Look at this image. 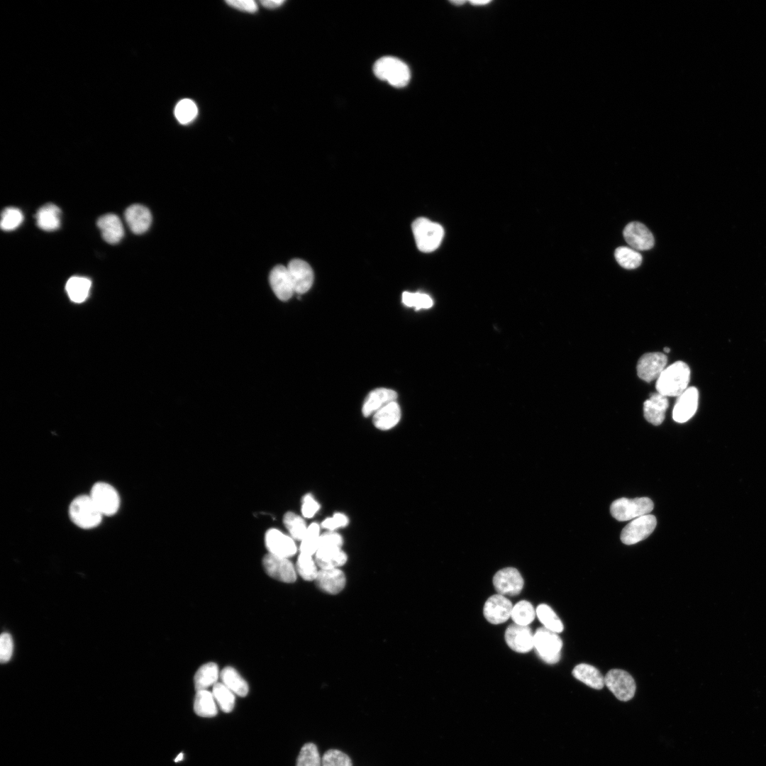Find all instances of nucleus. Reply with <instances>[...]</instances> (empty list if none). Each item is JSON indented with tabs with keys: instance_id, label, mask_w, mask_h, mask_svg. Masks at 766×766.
<instances>
[{
	"instance_id": "40",
	"label": "nucleus",
	"mask_w": 766,
	"mask_h": 766,
	"mask_svg": "<svg viewBox=\"0 0 766 766\" xmlns=\"http://www.w3.org/2000/svg\"><path fill=\"white\" fill-rule=\"evenodd\" d=\"M296 766H321V758L314 743H308L301 748Z\"/></svg>"
},
{
	"instance_id": "8",
	"label": "nucleus",
	"mask_w": 766,
	"mask_h": 766,
	"mask_svg": "<svg viewBox=\"0 0 766 766\" xmlns=\"http://www.w3.org/2000/svg\"><path fill=\"white\" fill-rule=\"evenodd\" d=\"M604 684L620 701H627L634 696L636 689L635 681L632 676L624 670H609L604 677Z\"/></svg>"
},
{
	"instance_id": "1",
	"label": "nucleus",
	"mask_w": 766,
	"mask_h": 766,
	"mask_svg": "<svg viewBox=\"0 0 766 766\" xmlns=\"http://www.w3.org/2000/svg\"><path fill=\"white\" fill-rule=\"evenodd\" d=\"M689 379V366L682 361H677L662 372L657 379L656 389L665 396L677 397L688 388Z\"/></svg>"
},
{
	"instance_id": "51",
	"label": "nucleus",
	"mask_w": 766,
	"mask_h": 766,
	"mask_svg": "<svg viewBox=\"0 0 766 766\" xmlns=\"http://www.w3.org/2000/svg\"><path fill=\"white\" fill-rule=\"evenodd\" d=\"M490 1H471L470 3L474 6H479L489 4Z\"/></svg>"
},
{
	"instance_id": "31",
	"label": "nucleus",
	"mask_w": 766,
	"mask_h": 766,
	"mask_svg": "<svg viewBox=\"0 0 766 766\" xmlns=\"http://www.w3.org/2000/svg\"><path fill=\"white\" fill-rule=\"evenodd\" d=\"M222 683L235 694L245 696L248 693V685L245 680L233 667H226L221 672Z\"/></svg>"
},
{
	"instance_id": "5",
	"label": "nucleus",
	"mask_w": 766,
	"mask_h": 766,
	"mask_svg": "<svg viewBox=\"0 0 766 766\" xmlns=\"http://www.w3.org/2000/svg\"><path fill=\"white\" fill-rule=\"evenodd\" d=\"M562 647V641L557 633L544 627L535 631L533 648L538 657L545 662H557L560 659Z\"/></svg>"
},
{
	"instance_id": "15",
	"label": "nucleus",
	"mask_w": 766,
	"mask_h": 766,
	"mask_svg": "<svg viewBox=\"0 0 766 766\" xmlns=\"http://www.w3.org/2000/svg\"><path fill=\"white\" fill-rule=\"evenodd\" d=\"M505 640L511 649L524 653L533 648L534 634L528 626L514 623L506 628Z\"/></svg>"
},
{
	"instance_id": "25",
	"label": "nucleus",
	"mask_w": 766,
	"mask_h": 766,
	"mask_svg": "<svg viewBox=\"0 0 766 766\" xmlns=\"http://www.w3.org/2000/svg\"><path fill=\"white\" fill-rule=\"evenodd\" d=\"M315 561L321 569L338 568L347 561L346 554L337 546H321L315 553Z\"/></svg>"
},
{
	"instance_id": "20",
	"label": "nucleus",
	"mask_w": 766,
	"mask_h": 766,
	"mask_svg": "<svg viewBox=\"0 0 766 766\" xmlns=\"http://www.w3.org/2000/svg\"><path fill=\"white\" fill-rule=\"evenodd\" d=\"M317 587L325 593L336 594L345 587V576L338 568L321 569L315 579Z\"/></svg>"
},
{
	"instance_id": "33",
	"label": "nucleus",
	"mask_w": 766,
	"mask_h": 766,
	"mask_svg": "<svg viewBox=\"0 0 766 766\" xmlns=\"http://www.w3.org/2000/svg\"><path fill=\"white\" fill-rule=\"evenodd\" d=\"M535 612L544 628L557 633L563 631L562 622L551 607L542 604L538 606Z\"/></svg>"
},
{
	"instance_id": "46",
	"label": "nucleus",
	"mask_w": 766,
	"mask_h": 766,
	"mask_svg": "<svg viewBox=\"0 0 766 766\" xmlns=\"http://www.w3.org/2000/svg\"><path fill=\"white\" fill-rule=\"evenodd\" d=\"M348 523V517L340 513H336L333 517L325 519L321 526L323 528L329 530V531H333L336 528L346 526Z\"/></svg>"
},
{
	"instance_id": "47",
	"label": "nucleus",
	"mask_w": 766,
	"mask_h": 766,
	"mask_svg": "<svg viewBox=\"0 0 766 766\" xmlns=\"http://www.w3.org/2000/svg\"><path fill=\"white\" fill-rule=\"evenodd\" d=\"M320 505L311 494H306L302 500L301 512L304 517L311 518L319 509Z\"/></svg>"
},
{
	"instance_id": "43",
	"label": "nucleus",
	"mask_w": 766,
	"mask_h": 766,
	"mask_svg": "<svg viewBox=\"0 0 766 766\" xmlns=\"http://www.w3.org/2000/svg\"><path fill=\"white\" fill-rule=\"evenodd\" d=\"M402 303L406 306L414 307L416 310L429 309L433 304V299L428 294L409 292L402 294Z\"/></svg>"
},
{
	"instance_id": "24",
	"label": "nucleus",
	"mask_w": 766,
	"mask_h": 766,
	"mask_svg": "<svg viewBox=\"0 0 766 766\" xmlns=\"http://www.w3.org/2000/svg\"><path fill=\"white\" fill-rule=\"evenodd\" d=\"M104 240L110 244L118 243L123 237L124 229L121 219L113 213L100 216L96 222Z\"/></svg>"
},
{
	"instance_id": "52",
	"label": "nucleus",
	"mask_w": 766,
	"mask_h": 766,
	"mask_svg": "<svg viewBox=\"0 0 766 766\" xmlns=\"http://www.w3.org/2000/svg\"><path fill=\"white\" fill-rule=\"evenodd\" d=\"M451 3H453V4H455V5L458 6V5H462V4H465V1H461V0L460 1V0H458V1H451Z\"/></svg>"
},
{
	"instance_id": "3",
	"label": "nucleus",
	"mask_w": 766,
	"mask_h": 766,
	"mask_svg": "<svg viewBox=\"0 0 766 766\" xmlns=\"http://www.w3.org/2000/svg\"><path fill=\"white\" fill-rule=\"evenodd\" d=\"M411 228L416 246L423 252H431L436 250L444 235L443 228L440 224L423 217L416 219Z\"/></svg>"
},
{
	"instance_id": "23",
	"label": "nucleus",
	"mask_w": 766,
	"mask_h": 766,
	"mask_svg": "<svg viewBox=\"0 0 766 766\" xmlns=\"http://www.w3.org/2000/svg\"><path fill=\"white\" fill-rule=\"evenodd\" d=\"M668 406L667 396L657 392L653 393L643 404L644 417L649 423L655 426L660 425L665 419Z\"/></svg>"
},
{
	"instance_id": "22",
	"label": "nucleus",
	"mask_w": 766,
	"mask_h": 766,
	"mask_svg": "<svg viewBox=\"0 0 766 766\" xmlns=\"http://www.w3.org/2000/svg\"><path fill=\"white\" fill-rule=\"evenodd\" d=\"M397 394L395 391L387 388H377L370 392L366 396L362 411L365 417L376 413L387 404L395 401Z\"/></svg>"
},
{
	"instance_id": "21",
	"label": "nucleus",
	"mask_w": 766,
	"mask_h": 766,
	"mask_svg": "<svg viewBox=\"0 0 766 766\" xmlns=\"http://www.w3.org/2000/svg\"><path fill=\"white\" fill-rule=\"evenodd\" d=\"M126 223L135 234H142L146 232L152 222V215L150 210L141 204H133L128 207L124 213Z\"/></svg>"
},
{
	"instance_id": "28",
	"label": "nucleus",
	"mask_w": 766,
	"mask_h": 766,
	"mask_svg": "<svg viewBox=\"0 0 766 766\" xmlns=\"http://www.w3.org/2000/svg\"><path fill=\"white\" fill-rule=\"evenodd\" d=\"M572 675L579 681L595 689H601L605 685L604 677L592 665L581 663L574 667Z\"/></svg>"
},
{
	"instance_id": "39",
	"label": "nucleus",
	"mask_w": 766,
	"mask_h": 766,
	"mask_svg": "<svg viewBox=\"0 0 766 766\" xmlns=\"http://www.w3.org/2000/svg\"><path fill=\"white\" fill-rule=\"evenodd\" d=\"M283 522L293 539L302 540L308 527L301 516L293 512H287L284 516Z\"/></svg>"
},
{
	"instance_id": "6",
	"label": "nucleus",
	"mask_w": 766,
	"mask_h": 766,
	"mask_svg": "<svg viewBox=\"0 0 766 766\" xmlns=\"http://www.w3.org/2000/svg\"><path fill=\"white\" fill-rule=\"evenodd\" d=\"M653 507V502L647 497L621 498L611 504L610 511L616 520L625 521L649 514Z\"/></svg>"
},
{
	"instance_id": "7",
	"label": "nucleus",
	"mask_w": 766,
	"mask_h": 766,
	"mask_svg": "<svg viewBox=\"0 0 766 766\" xmlns=\"http://www.w3.org/2000/svg\"><path fill=\"white\" fill-rule=\"evenodd\" d=\"M89 496L104 516H113L119 509L120 497L116 489L104 482H96L91 487Z\"/></svg>"
},
{
	"instance_id": "2",
	"label": "nucleus",
	"mask_w": 766,
	"mask_h": 766,
	"mask_svg": "<svg viewBox=\"0 0 766 766\" xmlns=\"http://www.w3.org/2000/svg\"><path fill=\"white\" fill-rule=\"evenodd\" d=\"M373 71L377 78L387 81L397 88L406 86L411 79V72L407 65L394 57L379 58L374 63Z\"/></svg>"
},
{
	"instance_id": "19",
	"label": "nucleus",
	"mask_w": 766,
	"mask_h": 766,
	"mask_svg": "<svg viewBox=\"0 0 766 766\" xmlns=\"http://www.w3.org/2000/svg\"><path fill=\"white\" fill-rule=\"evenodd\" d=\"M269 282L276 296L281 301L289 300L294 293L287 266L277 265L270 273Z\"/></svg>"
},
{
	"instance_id": "42",
	"label": "nucleus",
	"mask_w": 766,
	"mask_h": 766,
	"mask_svg": "<svg viewBox=\"0 0 766 766\" xmlns=\"http://www.w3.org/2000/svg\"><path fill=\"white\" fill-rule=\"evenodd\" d=\"M23 220V216L21 210L14 207H7L1 213V228L6 231H13L21 225Z\"/></svg>"
},
{
	"instance_id": "9",
	"label": "nucleus",
	"mask_w": 766,
	"mask_h": 766,
	"mask_svg": "<svg viewBox=\"0 0 766 766\" xmlns=\"http://www.w3.org/2000/svg\"><path fill=\"white\" fill-rule=\"evenodd\" d=\"M657 524L653 515L647 514L635 518L622 530L621 540L626 545L637 543L647 537L654 531Z\"/></svg>"
},
{
	"instance_id": "16",
	"label": "nucleus",
	"mask_w": 766,
	"mask_h": 766,
	"mask_svg": "<svg viewBox=\"0 0 766 766\" xmlns=\"http://www.w3.org/2000/svg\"><path fill=\"white\" fill-rule=\"evenodd\" d=\"M265 543L269 553L277 556L289 558L297 550L293 538L275 528L267 531Z\"/></svg>"
},
{
	"instance_id": "50",
	"label": "nucleus",
	"mask_w": 766,
	"mask_h": 766,
	"mask_svg": "<svg viewBox=\"0 0 766 766\" xmlns=\"http://www.w3.org/2000/svg\"><path fill=\"white\" fill-rule=\"evenodd\" d=\"M284 3L283 0H264L260 1V4L267 9H274L282 6Z\"/></svg>"
},
{
	"instance_id": "29",
	"label": "nucleus",
	"mask_w": 766,
	"mask_h": 766,
	"mask_svg": "<svg viewBox=\"0 0 766 766\" xmlns=\"http://www.w3.org/2000/svg\"><path fill=\"white\" fill-rule=\"evenodd\" d=\"M91 282L84 277L74 276L70 277L65 286L70 299L76 303L84 301L88 296Z\"/></svg>"
},
{
	"instance_id": "27",
	"label": "nucleus",
	"mask_w": 766,
	"mask_h": 766,
	"mask_svg": "<svg viewBox=\"0 0 766 766\" xmlns=\"http://www.w3.org/2000/svg\"><path fill=\"white\" fill-rule=\"evenodd\" d=\"M61 211L54 204H46L41 206L35 214L36 223L39 228L45 231H53L60 228Z\"/></svg>"
},
{
	"instance_id": "30",
	"label": "nucleus",
	"mask_w": 766,
	"mask_h": 766,
	"mask_svg": "<svg viewBox=\"0 0 766 766\" xmlns=\"http://www.w3.org/2000/svg\"><path fill=\"white\" fill-rule=\"evenodd\" d=\"M194 709L199 716L206 718L215 716L217 714V707L213 693L207 689L196 691Z\"/></svg>"
},
{
	"instance_id": "13",
	"label": "nucleus",
	"mask_w": 766,
	"mask_h": 766,
	"mask_svg": "<svg viewBox=\"0 0 766 766\" xmlns=\"http://www.w3.org/2000/svg\"><path fill=\"white\" fill-rule=\"evenodd\" d=\"M294 287V293L302 294L307 292L313 282V272L306 261L301 259L292 260L287 266Z\"/></svg>"
},
{
	"instance_id": "4",
	"label": "nucleus",
	"mask_w": 766,
	"mask_h": 766,
	"mask_svg": "<svg viewBox=\"0 0 766 766\" xmlns=\"http://www.w3.org/2000/svg\"><path fill=\"white\" fill-rule=\"evenodd\" d=\"M69 515L76 526L84 529L96 527L103 518L89 495L75 497L70 504Z\"/></svg>"
},
{
	"instance_id": "53",
	"label": "nucleus",
	"mask_w": 766,
	"mask_h": 766,
	"mask_svg": "<svg viewBox=\"0 0 766 766\" xmlns=\"http://www.w3.org/2000/svg\"><path fill=\"white\" fill-rule=\"evenodd\" d=\"M182 759H183V754H182V753H180V754H179V755H178V756H177V757L175 758V762H179V761L182 760Z\"/></svg>"
},
{
	"instance_id": "41",
	"label": "nucleus",
	"mask_w": 766,
	"mask_h": 766,
	"mask_svg": "<svg viewBox=\"0 0 766 766\" xmlns=\"http://www.w3.org/2000/svg\"><path fill=\"white\" fill-rule=\"evenodd\" d=\"M198 113L195 103L189 99H184L177 103L174 109V115L181 124H187L193 121Z\"/></svg>"
},
{
	"instance_id": "45",
	"label": "nucleus",
	"mask_w": 766,
	"mask_h": 766,
	"mask_svg": "<svg viewBox=\"0 0 766 766\" xmlns=\"http://www.w3.org/2000/svg\"><path fill=\"white\" fill-rule=\"evenodd\" d=\"M13 642L11 635L7 633H3L0 638V660L2 663L9 662L12 656Z\"/></svg>"
},
{
	"instance_id": "10",
	"label": "nucleus",
	"mask_w": 766,
	"mask_h": 766,
	"mask_svg": "<svg viewBox=\"0 0 766 766\" xmlns=\"http://www.w3.org/2000/svg\"><path fill=\"white\" fill-rule=\"evenodd\" d=\"M266 573L271 577L285 583H292L296 579V570L289 558L270 553L262 559Z\"/></svg>"
},
{
	"instance_id": "34",
	"label": "nucleus",
	"mask_w": 766,
	"mask_h": 766,
	"mask_svg": "<svg viewBox=\"0 0 766 766\" xmlns=\"http://www.w3.org/2000/svg\"><path fill=\"white\" fill-rule=\"evenodd\" d=\"M213 695L221 709L225 713L231 712L235 705V694L222 682L213 687Z\"/></svg>"
},
{
	"instance_id": "49",
	"label": "nucleus",
	"mask_w": 766,
	"mask_h": 766,
	"mask_svg": "<svg viewBox=\"0 0 766 766\" xmlns=\"http://www.w3.org/2000/svg\"><path fill=\"white\" fill-rule=\"evenodd\" d=\"M226 4L239 11L255 13L257 11V3L253 0H228Z\"/></svg>"
},
{
	"instance_id": "35",
	"label": "nucleus",
	"mask_w": 766,
	"mask_h": 766,
	"mask_svg": "<svg viewBox=\"0 0 766 766\" xmlns=\"http://www.w3.org/2000/svg\"><path fill=\"white\" fill-rule=\"evenodd\" d=\"M614 256L617 262L627 270L635 269L642 262V255L636 250L627 247L617 248Z\"/></svg>"
},
{
	"instance_id": "18",
	"label": "nucleus",
	"mask_w": 766,
	"mask_h": 766,
	"mask_svg": "<svg viewBox=\"0 0 766 766\" xmlns=\"http://www.w3.org/2000/svg\"><path fill=\"white\" fill-rule=\"evenodd\" d=\"M628 244L638 250H646L654 245V237L649 229L643 223L633 221L626 226L623 232Z\"/></svg>"
},
{
	"instance_id": "11",
	"label": "nucleus",
	"mask_w": 766,
	"mask_h": 766,
	"mask_svg": "<svg viewBox=\"0 0 766 766\" xmlns=\"http://www.w3.org/2000/svg\"><path fill=\"white\" fill-rule=\"evenodd\" d=\"M523 579L518 570L506 567L498 571L493 577V584L498 594L516 596L523 587Z\"/></svg>"
},
{
	"instance_id": "32",
	"label": "nucleus",
	"mask_w": 766,
	"mask_h": 766,
	"mask_svg": "<svg viewBox=\"0 0 766 766\" xmlns=\"http://www.w3.org/2000/svg\"><path fill=\"white\" fill-rule=\"evenodd\" d=\"M218 668L216 663L209 662L203 665L194 675V685L196 691L206 689L214 685L218 680Z\"/></svg>"
},
{
	"instance_id": "54",
	"label": "nucleus",
	"mask_w": 766,
	"mask_h": 766,
	"mask_svg": "<svg viewBox=\"0 0 766 766\" xmlns=\"http://www.w3.org/2000/svg\"><path fill=\"white\" fill-rule=\"evenodd\" d=\"M664 351L666 353H669L670 351V349L669 348H664Z\"/></svg>"
},
{
	"instance_id": "36",
	"label": "nucleus",
	"mask_w": 766,
	"mask_h": 766,
	"mask_svg": "<svg viewBox=\"0 0 766 766\" xmlns=\"http://www.w3.org/2000/svg\"><path fill=\"white\" fill-rule=\"evenodd\" d=\"M535 614L529 601H520L513 606L511 618L515 623L528 626L534 620Z\"/></svg>"
},
{
	"instance_id": "26",
	"label": "nucleus",
	"mask_w": 766,
	"mask_h": 766,
	"mask_svg": "<svg viewBox=\"0 0 766 766\" xmlns=\"http://www.w3.org/2000/svg\"><path fill=\"white\" fill-rule=\"evenodd\" d=\"M401 418V409L398 403L392 401L374 413L373 424L382 431L391 429Z\"/></svg>"
},
{
	"instance_id": "48",
	"label": "nucleus",
	"mask_w": 766,
	"mask_h": 766,
	"mask_svg": "<svg viewBox=\"0 0 766 766\" xmlns=\"http://www.w3.org/2000/svg\"><path fill=\"white\" fill-rule=\"evenodd\" d=\"M343 543V538L340 535L333 531H329L320 535L318 547L337 546L341 548Z\"/></svg>"
},
{
	"instance_id": "44",
	"label": "nucleus",
	"mask_w": 766,
	"mask_h": 766,
	"mask_svg": "<svg viewBox=\"0 0 766 766\" xmlns=\"http://www.w3.org/2000/svg\"><path fill=\"white\" fill-rule=\"evenodd\" d=\"M348 755L336 749L327 750L321 758V766H352Z\"/></svg>"
},
{
	"instance_id": "17",
	"label": "nucleus",
	"mask_w": 766,
	"mask_h": 766,
	"mask_svg": "<svg viewBox=\"0 0 766 766\" xmlns=\"http://www.w3.org/2000/svg\"><path fill=\"white\" fill-rule=\"evenodd\" d=\"M699 401V392L694 387H688L677 396L672 411V417L677 423H684L696 413Z\"/></svg>"
},
{
	"instance_id": "38",
	"label": "nucleus",
	"mask_w": 766,
	"mask_h": 766,
	"mask_svg": "<svg viewBox=\"0 0 766 766\" xmlns=\"http://www.w3.org/2000/svg\"><path fill=\"white\" fill-rule=\"evenodd\" d=\"M317 567L312 555L300 553L297 559L296 570L304 579L315 580L318 572Z\"/></svg>"
},
{
	"instance_id": "37",
	"label": "nucleus",
	"mask_w": 766,
	"mask_h": 766,
	"mask_svg": "<svg viewBox=\"0 0 766 766\" xmlns=\"http://www.w3.org/2000/svg\"><path fill=\"white\" fill-rule=\"evenodd\" d=\"M319 533V526L316 523H311L307 528L306 532L301 540L299 548L301 553L313 555L316 553L321 535Z\"/></svg>"
},
{
	"instance_id": "14",
	"label": "nucleus",
	"mask_w": 766,
	"mask_h": 766,
	"mask_svg": "<svg viewBox=\"0 0 766 766\" xmlns=\"http://www.w3.org/2000/svg\"><path fill=\"white\" fill-rule=\"evenodd\" d=\"M513 606L509 599L499 594L491 596L484 606V616L492 624L506 621L511 615Z\"/></svg>"
},
{
	"instance_id": "12",
	"label": "nucleus",
	"mask_w": 766,
	"mask_h": 766,
	"mask_svg": "<svg viewBox=\"0 0 766 766\" xmlns=\"http://www.w3.org/2000/svg\"><path fill=\"white\" fill-rule=\"evenodd\" d=\"M667 357L662 353H648L642 355L637 364L638 376L650 382L657 379L665 369Z\"/></svg>"
}]
</instances>
